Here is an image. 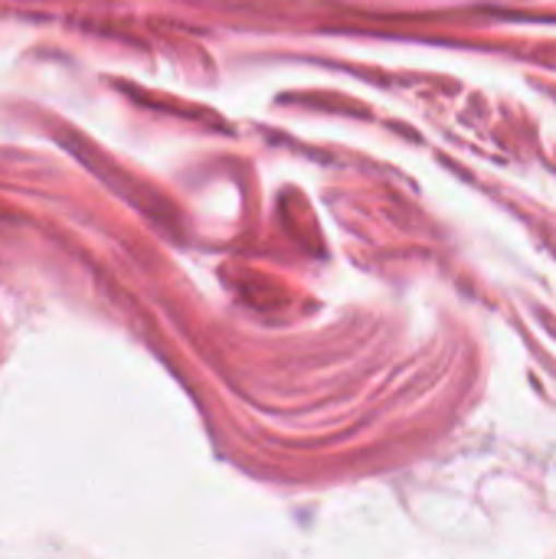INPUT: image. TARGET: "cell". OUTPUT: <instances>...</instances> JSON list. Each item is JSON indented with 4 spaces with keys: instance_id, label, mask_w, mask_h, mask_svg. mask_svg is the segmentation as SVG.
Instances as JSON below:
<instances>
[]
</instances>
